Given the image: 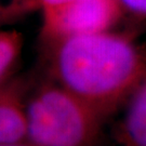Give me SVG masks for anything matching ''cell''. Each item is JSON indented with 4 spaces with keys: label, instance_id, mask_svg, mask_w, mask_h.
I'll list each match as a JSON object with an SVG mask.
<instances>
[{
    "label": "cell",
    "instance_id": "6da1fadb",
    "mask_svg": "<svg viewBox=\"0 0 146 146\" xmlns=\"http://www.w3.org/2000/svg\"><path fill=\"white\" fill-rule=\"evenodd\" d=\"M48 77L105 120L146 74V55L125 35L110 31L42 43Z\"/></svg>",
    "mask_w": 146,
    "mask_h": 146
},
{
    "label": "cell",
    "instance_id": "7a4b0ae2",
    "mask_svg": "<svg viewBox=\"0 0 146 146\" xmlns=\"http://www.w3.org/2000/svg\"><path fill=\"white\" fill-rule=\"evenodd\" d=\"M26 142L33 146H86L99 140L104 120L62 86L48 79L26 96Z\"/></svg>",
    "mask_w": 146,
    "mask_h": 146
},
{
    "label": "cell",
    "instance_id": "3957f363",
    "mask_svg": "<svg viewBox=\"0 0 146 146\" xmlns=\"http://www.w3.org/2000/svg\"><path fill=\"white\" fill-rule=\"evenodd\" d=\"M40 10L42 43L110 31L125 13L119 0H74Z\"/></svg>",
    "mask_w": 146,
    "mask_h": 146
},
{
    "label": "cell",
    "instance_id": "277c9868",
    "mask_svg": "<svg viewBox=\"0 0 146 146\" xmlns=\"http://www.w3.org/2000/svg\"><path fill=\"white\" fill-rule=\"evenodd\" d=\"M28 81L12 76L0 84V146L27 145L26 96Z\"/></svg>",
    "mask_w": 146,
    "mask_h": 146
},
{
    "label": "cell",
    "instance_id": "5b68a950",
    "mask_svg": "<svg viewBox=\"0 0 146 146\" xmlns=\"http://www.w3.org/2000/svg\"><path fill=\"white\" fill-rule=\"evenodd\" d=\"M118 143L146 146V74L129 98V106L115 132Z\"/></svg>",
    "mask_w": 146,
    "mask_h": 146
},
{
    "label": "cell",
    "instance_id": "8992f818",
    "mask_svg": "<svg viewBox=\"0 0 146 146\" xmlns=\"http://www.w3.org/2000/svg\"><path fill=\"white\" fill-rule=\"evenodd\" d=\"M23 35L15 29L0 27V84L13 76L23 50Z\"/></svg>",
    "mask_w": 146,
    "mask_h": 146
},
{
    "label": "cell",
    "instance_id": "52a82bcc",
    "mask_svg": "<svg viewBox=\"0 0 146 146\" xmlns=\"http://www.w3.org/2000/svg\"><path fill=\"white\" fill-rule=\"evenodd\" d=\"M39 9L37 0H0V27Z\"/></svg>",
    "mask_w": 146,
    "mask_h": 146
},
{
    "label": "cell",
    "instance_id": "ba28073f",
    "mask_svg": "<svg viewBox=\"0 0 146 146\" xmlns=\"http://www.w3.org/2000/svg\"><path fill=\"white\" fill-rule=\"evenodd\" d=\"M125 12L139 17H146V0H119Z\"/></svg>",
    "mask_w": 146,
    "mask_h": 146
},
{
    "label": "cell",
    "instance_id": "9c48e42d",
    "mask_svg": "<svg viewBox=\"0 0 146 146\" xmlns=\"http://www.w3.org/2000/svg\"><path fill=\"white\" fill-rule=\"evenodd\" d=\"M37 1L39 3V9H41L47 5H60V3H64V2H68V1H74V0H37Z\"/></svg>",
    "mask_w": 146,
    "mask_h": 146
}]
</instances>
